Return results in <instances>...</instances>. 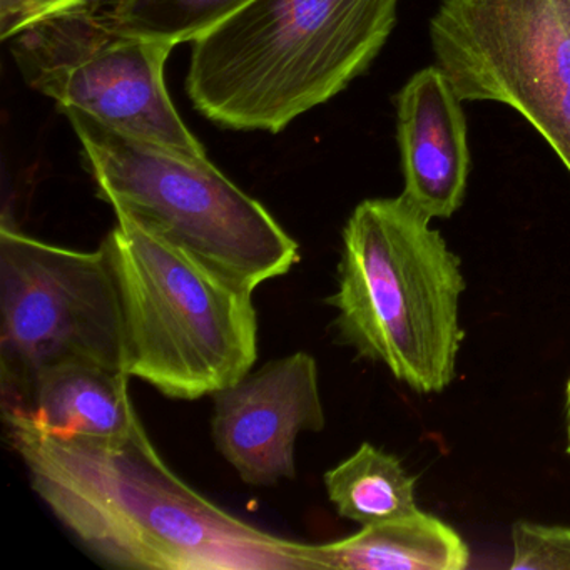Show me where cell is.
I'll use <instances>...</instances> for the list:
<instances>
[{"label": "cell", "instance_id": "cell-14", "mask_svg": "<svg viewBox=\"0 0 570 570\" xmlns=\"http://www.w3.org/2000/svg\"><path fill=\"white\" fill-rule=\"evenodd\" d=\"M249 2L252 0H108V4H99V8L106 21L118 31L168 42L176 48L185 42L191 45Z\"/></svg>", "mask_w": 570, "mask_h": 570}, {"label": "cell", "instance_id": "cell-1", "mask_svg": "<svg viewBox=\"0 0 570 570\" xmlns=\"http://www.w3.org/2000/svg\"><path fill=\"white\" fill-rule=\"evenodd\" d=\"M32 489L101 562L122 569L315 570L309 543L226 512L176 475L145 426L118 439L48 432L2 413Z\"/></svg>", "mask_w": 570, "mask_h": 570}, {"label": "cell", "instance_id": "cell-4", "mask_svg": "<svg viewBox=\"0 0 570 570\" xmlns=\"http://www.w3.org/2000/svg\"><path fill=\"white\" fill-rule=\"evenodd\" d=\"M101 243L125 325V370L175 400L239 382L258 356L253 293L126 213Z\"/></svg>", "mask_w": 570, "mask_h": 570}, {"label": "cell", "instance_id": "cell-18", "mask_svg": "<svg viewBox=\"0 0 570 570\" xmlns=\"http://www.w3.org/2000/svg\"><path fill=\"white\" fill-rule=\"evenodd\" d=\"M567 452H569V455H570V430H569V445H567Z\"/></svg>", "mask_w": 570, "mask_h": 570}, {"label": "cell", "instance_id": "cell-13", "mask_svg": "<svg viewBox=\"0 0 570 570\" xmlns=\"http://www.w3.org/2000/svg\"><path fill=\"white\" fill-rule=\"evenodd\" d=\"M326 493L343 519L360 525L389 522L416 512V476L392 453L365 442L323 476Z\"/></svg>", "mask_w": 570, "mask_h": 570}, {"label": "cell", "instance_id": "cell-15", "mask_svg": "<svg viewBox=\"0 0 570 570\" xmlns=\"http://www.w3.org/2000/svg\"><path fill=\"white\" fill-rule=\"evenodd\" d=\"M510 569L570 570V527L517 522Z\"/></svg>", "mask_w": 570, "mask_h": 570}, {"label": "cell", "instance_id": "cell-7", "mask_svg": "<svg viewBox=\"0 0 570 570\" xmlns=\"http://www.w3.org/2000/svg\"><path fill=\"white\" fill-rule=\"evenodd\" d=\"M430 38L462 101L515 109L570 173V0H442Z\"/></svg>", "mask_w": 570, "mask_h": 570}, {"label": "cell", "instance_id": "cell-10", "mask_svg": "<svg viewBox=\"0 0 570 570\" xmlns=\"http://www.w3.org/2000/svg\"><path fill=\"white\" fill-rule=\"evenodd\" d=\"M396 138L403 198L430 222L459 212L470 173L465 116L439 65L413 75L396 95Z\"/></svg>", "mask_w": 570, "mask_h": 570}, {"label": "cell", "instance_id": "cell-9", "mask_svg": "<svg viewBox=\"0 0 570 570\" xmlns=\"http://www.w3.org/2000/svg\"><path fill=\"white\" fill-rule=\"evenodd\" d=\"M213 409L216 449L243 482L295 479L296 439L326 423L316 360L303 352L273 360L216 392Z\"/></svg>", "mask_w": 570, "mask_h": 570}, {"label": "cell", "instance_id": "cell-16", "mask_svg": "<svg viewBox=\"0 0 570 570\" xmlns=\"http://www.w3.org/2000/svg\"><path fill=\"white\" fill-rule=\"evenodd\" d=\"M92 0H0V39L8 42L36 22Z\"/></svg>", "mask_w": 570, "mask_h": 570}, {"label": "cell", "instance_id": "cell-6", "mask_svg": "<svg viewBox=\"0 0 570 570\" xmlns=\"http://www.w3.org/2000/svg\"><path fill=\"white\" fill-rule=\"evenodd\" d=\"M8 42L24 81L62 111L86 112L136 138L206 156L166 89L175 46L118 31L98 0L36 22Z\"/></svg>", "mask_w": 570, "mask_h": 570}, {"label": "cell", "instance_id": "cell-8", "mask_svg": "<svg viewBox=\"0 0 570 570\" xmlns=\"http://www.w3.org/2000/svg\"><path fill=\"white\" fill-rule=\"evenodd\" d=\"M2 389L46 366L125 370V325L102 248L78 252L0 229Z\"/></svg>", "mask_w": 570, "mask_h": 570}, {"label": "cell", "instance_id": "cell-3", "mask_svg": "<svg viewBox=\"0 0 570 570\" xmlns=\"http://www.w3.org/2000/svg\"><path fill=\"white\" fill-rule=\"evenodd\" d=\"M462 262L442 233L399 198L365 199L343 228L340 340L382 363L416 393H440L455 379L462 346Z\"/></svg>", "mask_w": 570, "mask_h": 570}, {"label": "cell", "instance_id": "cell-11", "mask_svg": "<svg viewBox=\"0 0 570 570\" xmlns=\"http://www.w3.org/2000/svg\"><path fill=\"white\" fill-rule=\"evenodd\" d=\"M129 379L92 363H58L2 389V413L26 416L48 432L118 439L142 426Z\"/></svg>", "mask_w": 570, "mask_h": 570}, {"label": "cell", "instance_id": "cell-17", "mask_svg": "<svg viewBox=\"0 0 570 570\" xmlns=\"http://www.w3.org/2000/svg\"><path fill=\"white\" fill-rule=\"evenodd\" d=\"M567 419H569V430H570V380L567 383Z\"/></svg>", "mask_w": 570, "mask_h": 570}, {"label": "cell", "instance_id": "cell-2", "mask_svg": "<svg viewBox=\"0 0 570 570\" xmlns=\"http://www.w3.org/2000/svg\"><path fill=\"white\" fill-rule=\"evenodd\" d=\"M399 0H252L191 42L186 92L219 128L278 135L338 96L392 35Z\"/></svg>", "mask_w": 570, "mask_h": 570}, {"label": "cell", "instance_id": "cell-12", "mask_svg": "<svg viewBox=\"0 0 570 570\" xmlns=\"http://www.w3.org/2000/svg\"><path fill=\"white\" fill-rule=\"evenodd\" d=\"M315 570H462L470 550L453 527L416 510L402 519L362 527L335 542L309 546Z\"/></svg>", "mask_w": 570, "mask_h": 570}, {"label": "cell", "instance_id": "cell-5", "mask_svg": "<svg viewBox=\"0 0 570 570\" xmlns=\"http://www.w3.org/2000/svg\"><path fill=\"white\" fill-rule=\"evenodd\" d=\"M65 112L99 198L115 212L246 292L255 293L299 262L298 243L206 156L136 138L86 112Z\"/></svg>", "mask_w": 570, "mask_h": 570}]
</instances>
